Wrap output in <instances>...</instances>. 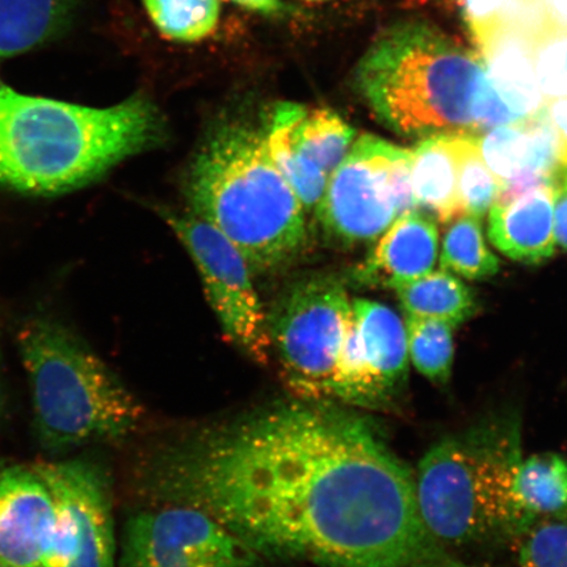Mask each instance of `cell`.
Listing matches in <instances>:
<instances>
[{
	"mask_svg": "<svg viewBox=\"0 0 567 567\" xmlns=\"http://www.w3.org/2000/svg\"><path fill=\"white\" fill-rule=\"evenodd\" d=\"M142 484L203 509L261 557L319 567H431L441 544L417 507L415 474L367 416L292 399L161 450Z\"/></svg>",
	"mask_w": 567,
	"mask_h": 567,
	"instance_id": "cell-1",
	"label": "cell"
},
{
	"mask_svg": "<svg viewBox=\"0 0 567 567\" xmlns=\"http://www.w3.org/2000/svg\"><path fill=\"white\" fill-rule=\"evenodd\" d=\"M157 106L132 96L109 109L20 94L0 80V184L30 195H59L158 146Z\"/></svg>",
	"mask_w": 567,
	"mask_h": 567,
	"instance_id": "cell-2",
	"label": "cell"
},
{
	"mask_svg": "<svg viewBox=\"0 0 567 567\" xmlns=\"http://www.w3.org/2000/svg\"><path fill=\"white\" fill-rule=\"evenodd\" d=\"M186 195L190 212L228 238L252 272L282 271L308 246L307 212L269 155L265 130L213 127L190 163Z\"/></svg>",
	"mask_w": 567,
	"mask_h": 567,
	"instance_id": "cell-3",
	"label": "cell"
},
{
	"mask_svg": "<svg viewBox=\"0 0 567 567\" xmlns=\"http://www.w3.org/2000/svg\"><path fill=\"white\" fill-rule=\"evenodd\" d=\"M484 61L424 23L396 24L359 62L354 84L380 122L408 138L476 133Z\"/></svg>",
	"mask_w": 567,
	"mask_h": 567,
	"instance_id": "cell-4",
	"label": "cell"
},
{
	"mask_svg": "<svg viewBox=\"0 0 567 567\" xmlns=\"http://www.w3.org/2000/svg\"><path fill=\"white\" fill-rule=\"evenodd\" d=\"M18 346L42 449L55 453L124 442L144 423L146 410L137 396L53 317L28 318L18 331Z\"/></svg>",
	"mask_w": 567,
	"mask_h": 567,
	"instance_id": "cell-5",
	"label": "cell"
},
{
	"mask_svg": "<svg viewBox=\"0 0 567 567\" xmlns=\"http://www.w3.org/2000/svg\"><path fill=\"white\" fill-rule=\"evenodd\" d=\"M522 458L515 425H492L432 446L415 474L430 535L439 544H466L524 532L513 494Z\"/></svg>",
	"mask_w": 567,
	"mask_h": 567,
	"instance_id": "cell-6",
	"label": "cell"
},
{
	"mask_svg": "<svg viewBox=\"0 0 567 567\" xmlns=\"http://www.w3.org/2000/svg\"><path fill=\"white\" fill-rule=\"evenodd\" d=\"M350 315L343 281L324 274L289 284L267 310L271 361L292 399L332 403Z\"/></svg>",
	"mask_w": 567,
	"mask_h": 567,
	"instance_id": "cell-7",
	"label": "cell"
},
{
	"mask_svg": "<svg viewBox=\"0 0 567 567\" xmlns=\"http://www.w3.org/2000/svg\"><path fill=\"white\" fill-rule=\"evenodd\" d=\"M187 248L200 275L205 295L226 339L255 363H271L267 310L252 281V269L243 252L212 225L193 212L159 208Z\"/></svg>",
	"mask_w": 567,
	"mask_h": 567,
	"instance_id": "cell-8",
	"label": "cell"
},
{
	"mask_svg": "<svg viewBox=\"0 0 567 567\" xmlns=\"http://www.w3.org/2000/svg\"><path fill=\"white\" fill-rule=\"evenodd\" d=\"M127 519L118 567H264L265 558L200 508L165 503Z\"/></svg>",
	"mask_w": 567,
	"mask_h": 567,
	"instance_id": "cell-9",
	"label": "cell"
},
{
	"mask_svg": "<svg viewBox=\"0 0 567 567\" xmlns=\"http://www.w3.org/2000/svg\"><path fill=\"white\" fill-rule=\"evenodd\" d=\"M401 152L373 134L353 142L315 212L328 243L344 248L371 245L399 218L393 168Z\"/></svg>",
	"mask_w": 567,
	"mask_h": 567,
	"instance_id": "cell-10",
	"label": "cell"
},
{
	"mask_svg": "<svg viewBox=\"0 0 567 567\" xmlns=\"http://www.w3.org/2000/svg\"><path fill=\"white\" fill-rule=\"evenodd\" d=\"M33 467L51 491L56 512L45 567H115L112 491L103 467L83 458Z\"/></svg>",
	"mask_w": 567,
	"mask_h": 567,
	"instance_id": "cell-11",
	"label": "cell"
},
{
	"mask_svg": "<svg viewBox=\"0 0 567 567\" xmlns=\"http://www.w3.org/2000/svg\"><path fill=\"white\" fill-rule=\"evenodd\" d=\"M354 138L357 131L337 112L295 103L276 105L265 127L267 151L307 215L321 203L331 174Z\"/></svg>",
	"mask_w": 567,
	"mask_h": 567,
	"instance_id": "cell-12",
	"label": "cell"
},
{
	"mask_svg": "<svg viewBox=\"0 0 567 567\" xmlns=\"http://www.w3.org/2000/svg\"><path fill=\"white\" fill-rule=\"evenodd\" d=\"M55 519L52 493L34 467L0 461V567H45Z\"/></svg>",
	"mask_w": 567,
	"mask_h": 567,
	"instance_id": "cell-13",
	"label": "cell"
},
{
	"mask_svg": "<svg viewBox=\"0 0 567 567\" xmlns=\"http://www.w3.org/2000/svg\"><path fill=\"white\" fill-rule=\"evenodd\" d=\"M439 234L434 218L411 210L395 219L379 244L353 268L360 288L396 289L429 275L436 264Z\"/></svg>",
	"mask_w": 567,
	"mask_h": 567,
	"instance_id": "cell-14",
	"label": "cell"
},
{
	"mask_svg": "<svg viewBox=\"0 0 567 567\" xmlns=\"http://www.w3.org/2000/svg\"><path fill=\"white\" fill-rule=\"evenodd\" d=\"M557 183L542 184L512 202L495 203L488 216V237L509 259L537 265L555 252Z\"/></svg>",
	"mask_w": 567,
	"mask_h": 567,
	"instance_id": "cell-15",
	"label": "cell"
},
{
	"mask_svg": "<svg viewBox=\"0 0 567 567\" xmlns=\"http://www.w3.org/2000/svg\"><path fill=\"white\" fill-rule=\"evenodd\" d=\"M357 321L361 354L370 379L374 409L388 405L405 384L409 372V349L405 324L385 305L351 300Z\"/></svg>",
	"mask_w": 567,
	"mask_h": 567,
	"instance_id": "cell-16",
	"label": "cell"
},
{
	"mask_svg": "<svg viewBox=\"0 0 567 567\" xmlns=\"http://www.w3.org/2000/svg\"><path fill=\"white\" fill-rule=\"evenodd\" d=\"M486 75L496 94L520 120L545 105L532 56L530 33L501 23L477 41Z\"/></svg>",
	"mask_w": 567,
	"mask_h": 567,
	"instance_id": "cell-17",
	"label": "cell"
},
{
	"mask_svg": "<svg viewBox=\"0 0 567 567\" xmlns=\"http://www.w3.org/2000/svg\"><path fill=\"white\" fill-rule=\"evenodd\" d=\"M457 134L424 138L411 152V186L416 207L442 224L464 216L457 194Z\"/></svg>",
	"mask_w": 567,
	"mask_h": 567,
	"instance_id": "cell-18",
	"label": "cell"
},
{
	"mask_svg": "<svg viewBox=\"0 0 567 567\" xmlns=\"http://www.w3.org/2000/svg\"><path fill=\"white\" fill-rule=\"evenodd\" d=\"M514 501L524 530L540 519L567 516V463L556 453L522 458L516 467Z\"/></svg>",
	"mask_w": 567,
	"mask_h": 567,
	"instance_id": "cell-19",
	"label": "cell"
},
{
	"mask_svg": "<svg viewBox=\"0 0 567 567\" xmlns=\"http://www.w3.org/2000/svg\"><path fill=\"white\" fill-rule=\"evenodd\" d=\"M76 0H0V60L44 45L66 30Z\"/></svg>",
	"mask_w": 567,
	"mask_h": 567,
	"instance_id": "cell-20",
	"label": "cell"
},
{
	"mask_svg": "<svg viewBox=\"0 0 567 567\" xmlns=\"http://www.w3.org/2000/svg\"><path fill=\"white\" fill-rule=\"evenodd\" d=\"M395 290L406 315L441 319L455 328L471 319L478 307L473 290L444 269Z\"/></svg>",
	"mask_w": 567,
	"mask_h": 567,
	"instance_id": "cell-21",
	"label": "cell"
},
{
	"mask_svg": "<svg viewBox=\"0 0 567 567\" xmlns=\"http://www.w3.org/2000/svg\"><path fill=\"white\" fill-rule=\"evenodd\" d=\"M441 268L467 280H486L499 271V260L487 247L481 219L461 216L453 219L443 239Z\"/></svg>",
	"mask_w": 567,
	"mask_h": 567,
	"instance_id": "cell-22",
	"label": "cell"
},
{
	"mask_svg": "<svg viewBox=\"0 0 567 567\" xmlns=\"http://www.w3.org/2000/svg\"><path fill=\"white\" fill-rule=\"evenodd\" d=\"M453 329L455 326L441 319L406 315L409 358L417 372L439 384L451 378L455 354Z\"/></svg>",
	"mask_w": 567,
	"mask_h": 567,
	"instance_id": "cell-23",
	"label": "cell"
},
{
	"mask_svg": "<svg viewBox=\"0 0 567 567\" xmlns=\"http://www.w3.org/2000/svg\"><path fill=\"white\" fill-rule=\"evenodd\" d=\"M457 194L463 215L482 218L498 200L502 184L488 169L480 152V137L457 134Z\"/></svg>",
	"mask_w": 567,
	"mask_h": 567,
	"instance_id": "cell-24",
	"label": "cell"
},
{
	"mask_svg": "<svg viewBox=\"0 0 567 567\" xmlns=\"http://www.w3.org/2000/svg\"><path fill=\"white\" fill-rule=\"evenodd\" d=\"M144 4L159 32L175 41H200L219 19V0H144Z\"/></svg>",
	"mask_w": 567,
	"mask_h": 567,
	"instance_id": "cell-25",
	"label": "cell"
},
{
	"mask_svg": "<svg viewBox=\"0 0 567 567\" xmlns=\"http://www.w3.org/2000/svg\"><path fill=\"white\" fill-rule=\"evenodd\" d=\"M530 47L545 103L567 97V28L549 19L530 34Z\"/></svg>",
	"mask_w": 567,
	"mask_h": 567,
	"instance_id": "cell-26",
	"label": "cell"
},
{
	"mask_svg": "<svg viewBox=\"0 0 567 567\" xmlns=\"http://www.w3.org/2000/svg\"><path fill=\"white\" fill-rule=\"evenodd\" d=\"M527 130L524 120L501 125L482 134L480 152L486 166L503 186L522 174L527 155Z\"/></svg>",
	"mask_w": 567,
	"mask_h": 567,
	"instance_id": "cell-27",
	"label": "cell"
},
{
	"mask_svg": "<svg viewBox=\"0 0 567 567\" xmlns=\"http://www.w3.org/2000/svg\"><path fill=\"white\" fill-rule=\"evenodd\" d=\"M520 567H567V523L532 528L519 551Z\"/></svg>",
	"mask_w": 567,
	"mask_h": 567,
	"instance_id": "cell-28",
	"label": "cell"
},
{
	"mask_svg": "<svg viewBox=\"0 0 567 567\" xmlns=\"http://www.w3.org/2000/svg\"><path fill=\"white\" fill-rule=\"evenodd\" d=\"M514 0H463L464 13L473 32L474 39L478 41L502 23L503 13Z\"/></svg>",
	"mask_w": 567,
	"mask_h": 567,
	"instance_id": "cell-29",
	"label": "cell"
},
{
	"mask_svg": "<svg viewBox=\"0 0 567 567\" xmlns=\"http://www.w3.org/2000/svg\"><path fill=\"white\" fill-rule=\"evenodd\" d=\"M548 115L555 125L559 142V166L561 173L567 168V97L545 103Z\"/></svg>",
	"mask_w": 567,
	"mask_h": 567,
	"instance_id": "cell-30",
	"label": "cell"
},
{
	"mask_svg": "<svg viewBox=\"0 0 567 567\" xmlns=\"http://www.w3.org/2000/svg\"><path fill=\"white\" fill-rule=\"evenodd\" d=\"M555 239L567 251V188L559 186L555 198Z\"/></svg>",
	"mask_w": 567,
	"mask_h": 567,
	"instance_id": "cell-31",
	"label": "cell"
},
{
	"mask_svg": "<svg viewBox=\"0 0 567 567\" xmlns=\"http://www.w3.org/2000/svg\"><path fill=\"white\" fill-rule=\"evenodd\" d=\"M234 2L246 7L248 10L260 12H275L280 9V0H234Z\"/></svg>",
	"mask_w": 567,
	"mask_h": 567,
	"instance_id": "cell-32",
	"label": "cell"
},
{
	"mask_svg": "<svg viewBox=\"0 0 567 567\" xmlns=\"http://www.w3.org/2000/svg\"><path fill=\"white\" fill-rule=\"evenodd\" d=\"M549 16L556 23L567 28V0H544Z\"/></svg>",
	"mask_w": 567,
	"mask_h": 567,
	"instance_id": "cell-33",
	"label": "cell"
},
{
	"mask_svg": "<svg viewBox=\"0 0 567 567\" xmlns=\"http://www.w3.org/2000/svg\"><path fill=\"white\" fill-rule=\"evenodd\" d=\"M7 411V396L6 389L3 384V375H2V367H0V422L4 420Z\"/></svg>",
	"mask_w": 567,
	"mask_h": 567,
	"instance_id": "cell-34",
	"label": "cell"
},
{
	"mask_svg": "<svg viewBox=\"0 0 567 567\" xmlns=\"http://www.w3.org/2000/svg\"><path fill=\"white\" fill-rule=\"evenodd\" d=\"M431 567H491V566L466 565V564L450 561V559H443V561L437 563Z\"/></svg>",
	"mask_w": 567,
	"mask_h": 567,
	"instance_id": "cell-35",
	"label": "cell"
},
{
	"mask_svg": "<svg viewBox=\"0 0 567 567\" xmlns=\"http://www.w3.org/2000/svg\"><path fill=\"white\" fill-rule=\"evenodd\" d=\"M558 179H559L558 186L567 188V168L564 169V172L561 174H559Z\"/></svg>",
	"mask_w": 567,
	"mask_h": 567,
	"instance_id": "cell-36",
	"label": "cell"
}]
</instances>
